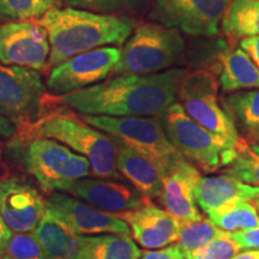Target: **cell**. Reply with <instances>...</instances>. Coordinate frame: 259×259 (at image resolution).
Returning a JSON list of instances; mask_svg holds the SVG:
<instances>
[{
  "label": "cell",
  "instance_id": "cell-17",
  "mask_svg": "<svg viewBox=\"0 0 259 259\" xmlns=\"http://www.w3.org/2000/svg\"><path fill=\"white\" fill-rule=\"evenodd\" d=\"M199 178V170L186 158L180 160L162 177L163 190L160 197L161 204L180 223L197 221L203 218L194 199V186Z\"/></svg>",
  "mask_w": 259,
  "mask_h": 259
},
{
  "label": "cell",
  "instance_id": "cell-24",
  "mask_svg": "<svg viewBox=\"0 0 259 259\" xmlns=\"http://www.w3.org/2000/svg\"><path fill=\"white\" fill-rule=\"evenodd\" d=\"M209 220L225 232H239L259 227L258 208L250 200L234 199L209 213Z\"/></svg>",
  "mask_w": 259,
  "mask_h": 259
},
{
  "label": "cell",
  "instance_id": "cell-19",
  "mask_svg": "<svg viewBox=\"0 0 259 259\" xmlns=\"http://www.w3.org/2000/svg\"><path fill=\"white\" fill-rule=\"evenodd\" d=\"M115 142V141H114ZM116 144V168L138 191L149 199L160 198L163 190V179L161 171L150 160L136 153L118 142Z\"/></svg>",
  "mask_w": 259,
  "mask_h": 259
},
{
  "label": "cell",
  "instance_id": "cell-3",
  "mask_svg": "<svg viewBox=\"0 0 259 259\" xmlns=\"http://www.w3.org/2000/svg\"><path fill=\"white\" fill-rule=\"evenodd\" d=\"M60 142L74 153L88 158L95 178L124 180L116 168V144L113 139L82 119L66 112L41 115L23 134Z\"/></svg>",
  "mask_w": 259,
  "mask_h": 259
},
{
  "label": "cell",
  "instance_id": "cell-5",
  "mask_svg": "<svg viewBox=\"0 0 259 259\" xmlns=\"http://www.w3.org/2000/svg\"><path fill=\"white\" fill-rule=\"evenodd\" d=\"M184 52L185 41L180 30L162 24H143L125 42L112 73H158L179 63Z\"/></svg>",
  "mask_w": 259,
  "mask_h": 259
},
{
  "label": "cell",
  "instance_id": "cell-1",
  "mask_svg": "<svg viewBox=\"0 0 259 259\" xmlns=\"http://www.w3.org/2000/svg\"><path fill=\"white\" fill-rule=\"evenodd\" d=\"M186 71L170 69L151 74L122 73L88 88L59 96L80 114L161 118L176 102Z\"/></svg>",
  "mask_w": 259,
  "mask_h": 259
},
{
  "label": "cell",
  "instance_id": "cell-33",
  "mask_svg": "<svg viewBox=\"0 0 259 259\" xmlns=\"http://www.w3.org/2000/svg\"><path fill=\"white\" fill-rule=\"evenodd\" d=\"M139 259H186L183 250L178 244H170L160 250L144 251Z\"/></svg>",
  "mask_w": 259,
  "mask_h": 259
},
{
  "label": "cell",
  "instance_id": "cell-13",
  "mask_svg": "<svg viewBox=\"0 0 259 259\" xmlns=\"http://www.w3.org/2000/svg\"><path fill=\"white\" fill-rule=\"evenodd\" d=\"M51 46L47 32L29 21L6 22L0 25V63L44 70L48 66Z\"/></svg>",
  "mask_w": 259,
  "mask_h": 259
},
{
  "label": "cell",
  "instance_id": "cell-39",
  "mask_svg": "<svg viewBox=\"0 0 259 259\" xmlns=\"http://www.w3.org/2000/svg\"><path fill=\"white\" fill-rule=\"evenodd\" d=\"M6 170H5V167H4V163H3V161H2V158H0V178L2 177H4V176H6Z\"/></svg>",
  "mask_w": 259,
  "mask_h": 259
},
{
  "label": "cell",
  "instance_id": "cell-21",
  "mask_svg": "<svg viewBox=\"0 0 259 259\" xmlns=\"http://www.w3.org/2000/svg\"><path fill=\"white\" fill-rule=\"evenodd\" d=\"M220 83L223 92L259 89V69L241 48L220 54Z\"/></svg>",
  "mask_w": 259,
  "mask_h": 259
},
{
  "label": "cell",
  "instance_id": "cell-22",
  "mask_svg": "<svg viewBox=\"0 0 259 259\" xmlns=\"http://www.w3.org/2000/svg\"><path fill=\"white\" fill-rule=\"evenodd\" d=\"M223 109L244 134L246 142L259 144V89L239 92L222 99Z\"/></svg>",
  "mask_w": 259,
  "mask_h": 259
},
{
  "label": "cell",
  "instance_id": "cell-7",
  "mask_svg": "<svg viewBox=\"0 0 259 259\" xmlns=\"http://www.w3.org/2000/svg\"><path fill=\"white\" fill-rule=\"evenodd\" d=\"M218 92L215 74L209 70H197L185 74L178 89V96L181 107L192 120L225 139L231 147H235L240 136L234 122L220 105Z\"/></svg>",
  "mask_w": 259,
  "mask_h": 259
},
{
  "label": "cell",
  "instance_id": "cell-16",
  "mask_svg": "<svg viewBox=\"0 0 259 259\" xmlns=\"http://www.w3.org/2000/svg\"><path fill=\"white\" fill-rule=\"evenodd\" d=\"M66 193L115 215L138 208L149 199L124 181L105 178H83L77 180Z\"/></svg>",
  "mask_w": 259,
  "mask_h": 259
},
{
  "label": "cell",
  "instance_id": "cell-25",
  "mask_svg": "<svg viewBox=\"0 0 259 259\" xmlns=\"http://www.w3.org/2000/svg\"><path fill=\"white\" fill-rule=\"evenodd\" d=\"M226 173L232 174L247 185L259 186V145L239 138L234 148L227 151L223 160Z\"/></svg>",
  "mask_w": 259,
  "mask_h": 259
},
{
  "label": "cell",
  "instance_id": "cell-26",
  "mask_svg": "<svg viewBox=\"0 0 259 259\" xmlns=\"http://www.w3.org/2000/svg\"><path fill=\"white\" fill-rule=\"evenodd\" d=\"M92 259H139L142 251L127 235H84Z\"/></svg>",
  "mask_w": 259,
  "mask_h": 259
},
{
  "label": "cell",
  "instance_id": "cell-8",
  "mask_svg": "<svg viewBox=\"0 0 259 259\" xmlns=\"http://www.w3.org/2000/svg\"><path fill=\"white\" fill-rule=\"evenodd\" d=\"M161 124L177 150L205 171L221 168L225 154L234 148L192 120L178 102L170 105L161 116Z\"/></svg>",
  "mask_w": 259,
  "mask_h": 259
},
{
  "label": "cell",
  "instance_id": "cell-11",
  "mask_svg": "<svg viewBox=\"0 0 259 259\" xmlns=\"http://www.w3.org/2000/svg\"><path fill=\"white\" fill-rule=\"evenodd\" d=\"M121 50L100 47L74 56L53 67L47 79V89L56 95H65L102 82L112 73Z\"/></svg>",
  "mask_w": 259,
  "mask_h": 259
},
{
  "label": "cell",
  "instance_id": "cell-36",
  "mask_svg": "<svg viewBox=\"0 0 259 259\" xmlns=\"http://www.w3.org/2000/svg\"><path fill=\"white\" fill-rule=\"evenodd\" d=\"M11 235H12L11 229L6 226L4 220H3L2 216H0V254H4L5 247L6 245H8Z\"/></svg>",
  "mask_w": 259,
  "mask_h": 259
},
{
  "label": "cell",
  "instance_id": "cell-34",
  "mask_svg": "<svg viewBox=\"0 0 259 259\" xmlns=\"http://www.w3.org/2000/svg\"><path fill=\"white\" fill-rule=\"evenodd\" d=\"M240 47L246 53H248V56H250L251 59L253 60V63L257 65L259 69V36L242 38L240 42Z\"/></svg>",
  "mask_w": 259,
  "mask_h": 259
},
{
  "label": "cell",
  "instance_id": "cell-10",
  "mask_svg": "<svg viewBox=\"0 0 259 259\" xmlns=\"http://www.w3.org/2000/svg\"><path fill=\"white\" fill-rule=\"evenodd\" d=\"M232 0H154L151 17L193 36H216Z\"/></svg>",
  "mask_w": 259,
  "mask_h": 259
},
{
  "label": "cell",
  "instance_id": "cell-37",
  "mask_svg": "<svg viewBox=\"0 0 259 259\" xmlns=\"http://www.w3.org/2000/svg\"><path fill=\"white\" fill-rule=\"evenodd\" d=\"M232 259H259V250H247L239 252Z\"/></svg>",
  "mask_w": 259,
  "mask_h": 259
},
{
  "label": "cell",
  "instance_id": "cell-35",
  "mask_svg": "<svg viewBox=\"0 0 259 259\" xmlns=\"http://www.w3.org/2000/svg\"><path fill=\"white\" fill-rule=\"evenodd\" d=\"M17 132V126L5 116L0 115V137L12 138Z\"/></svg>",
  "mask_w": 259,
  "mask_h": 259
},
{
  "label": "cell",
  "instance_id": "cell-29",
  "mask_svg": "<svg viewBox=\"0 0 259 259\" xmlns=\"http://www.w3.org/2000/svg\"><path fill=\"white\" fill-rule=\"evenodd\" d=\"M71 8L83 9L96 14L139 12L145 10L150 0H65Z\"/></svg>",
  "mask_w": 259,
  "mask_h": 259
},
{
  "label": "cell",
  "instance_id": "cell-15",
  "mask_svg": "<svg viewBox=\"0 0 259 259\" xmlns=\"http://www.w3.org/2000/svg\"><path fill=\"white\" fill-rule=\"evenodd\" d=\"M116 215L127 223L131 235L143 248L155 250L178 241L180 222L151 199H147L138 208Z\"/></svg>",
  "mask_w": 259,
  "mask_h": 259
},
{
  "label": "cell",
  "instance_id": "cell-27",
  "mask_svg": "<svg viewBox=\"0 0 259 259\" xmlns=\"http://www.w3.org/2000/svg\"><path fill=\"white\" fill-rule=\"evenodd\" d=\"M225 233V231L216 227L209 219L202 218L197 221L180 223L178 245L186 255L206 245L215 238L223 235Z\"/></svg>",
  "mask_w": 259,
  "mask_h": 259
},
{
  "label": "cell",
  "instance_id": "cell-30",
  "mask_svg": "<svg viewBox=\"0 0 259 259\" xmlns=\"http://www.w3.org/2000/svg\"><path fill=\"white\" fill-rule=\"evenodd\" d=\"M4 254L11 259H48L35 232L12 233Z\"/></svg>",
  "mask_w": 259,
  "mask_h": 259
},
{
  "label": "cell",
  "instance_id": "cell-20",
  "mask_svg": "<svg viewBox=\"0 0 259 259\" xmlns=\"http://www.w3.org/2000/svg\"><path fill=\"white\" fill-rule=\"evenodd\" d=\"M248 189L250 185L228 173L216 177H200L194 186V199L197 205L209 215L223 204L234 199L250 200Z\"/></svg>",
  "mask_w": 259,
  "mask_h": 259
},
{
  "label": "cell",
  "instance_id": "cell-32",
  "mask_svg": "<svg viewBox=\"0 0 259 259\" xmlns=\"http://www.w3.org/2000/svg\"><path fill=\"white\" fill-rule=\"evenodd\" d=\"M231 238L242 248L259 250V227L229 233Z\"/></svg>",
  "mask_w": 259,
  "mask_h": 259
},
{
  "label": "cell",
  "instance_id": "cell-28",
  "mask_svg": "<svg viewBox=\"0 0 259 259\" xmlns=\"http://www.w3.org/2000/svg\"><path fill=\"white\" fill-rule=\"evenodd\" d=\"M60 0H0V19L8 22L41 18L53 8H60Z\"/></svg>",
  "mask_w": 259,
  "mask_h": 259
},
{
  "label": "cell",
  "instance_id": "cell-2",
  "mask_svg": "<svg viewBox=\"0 0 259 259\" xmlns=\"http://www.w3.org/2000/svg\"><path fill=\"white\" fill-rule=\"evenodd\" d=\"M36 23L47 32L50 67L95 48L125 44L136 25L128 16L96 14L73 8L51 9Z\"/></svg>",
  "mask_w": 259,
  "mask_h": 259
},
{
  "label": "cell",
  "instance_id": "cell-12",
  "mask_svg": "<svg viewBox=\"0 0 259 259\" xmlns=\"http://www.w3.org/2000/svg\"><path fill=\"white\" fill-rule=\"evenodd\" d=\"M46 209L79 235L118 234L131 236L127 223L118 215L63 192L48 194Z\"/></svg>",
  "mask_w": 259,
  "mask_h": 259
},
{
  "label": "cell",
  "instance_id": "cell-4",
  "mask_svg": "<svg viewBox=\"0 0 259 259\" xmlns=\"http://www.w3.org/2000/svg\"><path fill=\"white\" fill-rule=\"evenodd\" d=\"M83 120L108 135L113 141L150 160L162 177L183 158L168 139L161 118L155 116L82 115Z\"/></svg>",
  "mask_w": 259,
  "mask_h": 259
},
{
  "label": "cell",
  "instance_id": "cell-9",
  "mask_svg": "<svg viewBox=\"0 0 259 259\" xmlns=\"http://www.w3.org/2000/svg\"><path fill=\"white\" fill-rule=\"evenodd\" d=\"M46 87L37 71L0 63V115L28 128L41 116Z\"/></svg>",
  "mask_w": 259,
  "mask_h": 259
},
{
  "label": "cell",
  "instance_id": "cell-40",
  "mask_svg": "<svg viewBox=\"0 0 259 259\" xmlns=\"http://www.w3.org/2000/svg\"><path fill=\"white\" fill-rule=\"evenodd\" d=\"M0 259H11V258L8 257V255H5V254H0Z\"/></svg>",
  "mask_w": 259,
  "mask_h": 259
},
{
  "label": "cell",
  "instance_id": "cell-6",
  "mask_svg": "<svg viewBox=\"0 0 259 259\" xmlns=\"http://www.w3.org/2000/svg\"><path fill=\"white\" fill-rule=\"evenodd\" d=\"M22 166L45 193L67 192L77 180L92 174L88 158L74 153L60 142L32 137L28 142Z\"/></svg>",
  "mask_w": 259,
  "mask_h": 259
},
{
  "label": "cell",
  "instance_id": "cell-18",
  "mask_svg": "<svg viewBox=\"0 0 259 259\" xmlns=\"http://www.w3.org/2000/svg\"><path fill=\"white\" fill-rule=\"evenodd\" d=\"M34 232L48 259H92L84 235L74 233L47 209Z\"/></svg>",
  "mask_w": 259,
  "mask_h": 259
},
{
  "label": "cell",
  "instance_id": "cell-38",
  "mask_svg": "<svg viewBox=\"0 0 259 259\" xmlns=\"http://www.w3.org/2000/svg\"><path fill=\"white\" fill-rule=\"evenodd\" d=\"M248 198L250 202H253L255 205H259V186H251L248 189Z\"/></svg>",
  "mask_w": 259,
  "mask_h": 259
},
{
  "label": "cell",
  "instance_id": "cell-14",
  "mask_svg": "<svg viewBox=\"0 0 259 259\" xmlns=\"http://www.w3.org/2000/svg\"><path fill=\"white\" fill-rule=\"evenodd\" d=\"M46 212V199L25 178H0V216L12 233L34 232Z\"/></svg>",
  "mask_w": 259,
  "mask_h": 259
},
{
  "label": "cell",
  "instance_id": "cell-41",
  "mask_svg": "<svg viewBox=\"0 0 259 259\" xmlns=\"http://www.w3.org/2000/svg\"><path fill=\"white\" fill-rule=\"evenodd\" d=\"M257 208H258V211H259V205H257Z\"/></svg>",
  "mask_w": 259,
  "mask_h": 259
},
{
  "label": "cell",
  "instance_id": "cell-23",
  "mask_svg": "<svg viewBox=\"0 0 259 259\" xmlns=\"http://www.w3.org/2000/svg\"><path fill=\"white\" fill-rule=\"evenodd\" d=\"M222 29L233 38L259 36V0H232Z\"/></svg>",
  "mask_w": 259,
  "mask_h": 259
},
{
  "label": "cell",
  "instance_id": "cell-31",
  "mask_svg": "<svg viewBox=\"0 0 259 259\" xmlns=\"http://www.w3.org/2000/svg\"><path fill=\"white\" fill-rule=\"evenodd\" d=\"M241 247L233 240L229 232L215 238L196 251L186 254V259H232L240 252Z\"/></svg>",
  "mask_w": 259,
  "mask_h": 259
}]
</instances>
